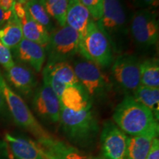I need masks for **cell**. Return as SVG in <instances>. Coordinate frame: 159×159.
<instances>
[{
    "label": "cell",
    "mask_w": 159,
    "mask_h": 159,
    "mask_svg": "<svg viewBox=\"0 0 159 159\" xmlns=\"http://www.w3.org/2000/svg\"><path fill=\"white\" fill-rule=\"evenodd\" d=\"M19 19L21 21L24 39L39 43L44 47H47L49 42V33L45 27L35 21L29 15L27 10L25 15Z\"/></svg>",
    "instance_id": "obj_18"
},
{
    "label": "cell",
    "mask_w": 159,
    "mask_h": 159,
    "mask_svg": "<svg viewBox=\"0 0 159 159\" xmlns=\"http://www.w3.org/2000/svg\"><path fill=\"white\" fill-rule=\"evenodd\" d=\"M130 35L137 47L149 49L158 44L159 22L155 10L140 9L130 19Z\"/></svg>",
    "instance_id": "obj_8"
},
{
    "label": "cell",
    "mask_w": 159,
    "mask_h": 159,
    "mask_svg": "<svg viewBox=\"0 0 159 159\" xmlns=\"http://www.w3.org/2000/svg\"><path fill=\"white\" fill-rule=\"evenodd\" d=\"M6 80L19 92L25 96H30L37 88V80L33 70L22 63H16L5 69L4 75Z\"/></svg>",
    "instance_id": "obj_13"
},
{
    "label": "cell",
    "mask_w": 159,
    "mask_h": 159,
    "mask_svg": "<svg viewBox=\"0 0 159 159\" xmlns=\"http://www.w3.org/2000/svg\"><path fill=\"white\" fill-rule=\"evenodd\" d=\"M6 144L15 159H43L36 141L6 134Z\"/></svg>",
    "instance_id": "obj_14"
},
{
    "label": "cell",
    "mask_w": 159,
    "mask_h": 159,
    "mask_svg": "<svg viewBox=\"0 0 159 159\" xmlns=\"http://www.w3.org/2000/svg\"><path fill=\"white\" fill-rule=\"evenodd\" d=\"M25 6L29 15L35 21L45 27L49 33H51L56 28L52 19L48 14L40 0H28L25 4Z\"/></svg>",
    "instance_id": "obj_24"
},
{
    "label": "cell",
    "mask_w": 159,
    "mask_h": 159,
    "mask_svg": "<svg viewBox=\"0 0 159 159\" xmlns=\"http://www.w3.org/2000/svg\"><path fill=\"white\" fill-rule=\"evenodd\" d=\"M59 122L63 134L71 145L77 149L94 148L100 128L92 105L77 112L61 105Z\"/></svg>",
    "instance_id": "obj_2"
},
{
    "label": "cell",
    "mask_w": 159,
    "mask_h": 159,
    "mask_svg": "<svg viewBox=\"0 0 159 159\" xmlns=\"http://www.w3.org/2000/svg\"><path fill=\"white\" fill-rule=\"evenodd\" d=\"M11 53L20 63L28 65L37 73L42 71L47 58L44 47L24 38Z\"/></svg>",
    "instance_id": "obj_12"
},
{
    "label": "cell",
    "mask_w": 159,
    "mask_h": 159,
    "mask_svg": "<svg viewBox=\"0 0 159 159\" xmlns=\"http://www.w3.org/2000/svg\"><path fill=\"white\" fill-rule=\"evenodd\" d=\"M80 37L78 33L67 25L56 27L49 33L45 47L47 63L69 62L80 54Z\"/></svg>",
    "instance_id": "obj_7"
},
{
    "label": "cell",
    "mask_w": 159,
    "mask_h": 159,
    "mask_svg": "<svg viewBox=\"0 0 159 159\" xmlns=\"http://www.w3.org/2000/svg\"><path fill=\"white\" fill-rule=\"evenodd\" d=\"M112 117L113 122L128 136L158 137V120L150 109L136 101L132 95H125Z\"/></svg>",
    "instance_id": "obj_1"
},
{
    "label": "cell",
    "mask_w": 159,
    "mask_h": 159,
    "mask_svg": "<svg viewBox=\"0 0 159 159\" xmlns=\"http://www.w3.org/2000/svg\"><path fill=\"white\" fill-rule=\"evenodd\" d=\"M156 136H128L127 159H146Z\"/></svg>",
    "instance_id": "obj_21"
},
{
    "label": "cell",
    "mask_w": 159,
    "mask_h": 159,
    "mask_svg": "<svg viewBox=\"0 0 159 159\" xmlns=\"http://www.w3.org/2000/svg\"><path fill=\"white\" fill-rule=\"evenodd\" d=\"M33 106L38 116L43 120L52 124L60 122L59 99L50 85L44 80L33 93Z\"/></svg>",
    "instance_id": "obj_11"
},
{
    "label": "cell",
    "mask_w": 159,
    "mask_h": 159,
    "mask_svg": "<svg viewBox=\"0 0 159 159\" xmlns=\"http://www.w3.org/2000/svg\"><path fill=\"white\" fill-rule=\"evenodd\" d=\"M79 55L100 68L110 66L115 58L110 42L93 19L80 39Z\"/></svg>",
    "instance_id": "obj_6"
},
{
    "label": "cell",
    "mask_w": 159,
    "mask_h": 159,
    "mask_svg": "<svg viewBox=\"0 0 159 159\" xmlns=\"http://www.w3.org/2000/svg\"><path fill=\"white\" fill-rule=\"evenodd\" d=\"M96 23L110 42L114 55H120L130 35V19L122 0H105L102 17Z\"/></svg>",
    "instance_id": "obj_3"
},
{
    "label": "cell",
    "mask_w": 159,
    "mask_h": 159,
    "mask_svg": "<svg viewBox=\"0 0 159 159\" xmlns=\"http://www.w3.org/2000/svg\"><path fill=\"white\" fill-rule=\"evenodd\" d=\"M134 98L150 109L157 120L159 119V88L140 85L132 94Z\"/></svg>",
    "instance_id": "obj_23"
},
{
    "label": "cell",
    "mask_w": 159,
    "mask_h": 159,
    "mask_svg": "<svg viewBox=\"0 0 159 159\" xmlns=\"http://www.w3.org/2000/svg\"><path fill=\"white\" fill-rule=\"evenodd\" d=\"M71 66L79 83L91 101L105 99L112 91L114 87L110 77L99 66L83 57L75 60Z\"/></svg>",
    "instance_id": "obj_5"
},
{
    "label": "cell",
    "mask_w": 159,
    "mask_h": 159,
    "mask_svg": "<svg viewBox=\"0 0 159 159\" xmlns=\"http://www.w3.org/2000/svg\"><path fill=\"white\" fill-rule=\"evenodd\" d=\"M58 99L60 104L75 112L92 105V101L81 85H66Z\"/></svg>",
    "instance_id": "obj_16"
},
{
    "label": "cell",
    "mask_w": 159,
    "mask_h": 159,
    "mask_svg": "<svg viewBox=\"0 0 159 159\" xmlns=\"http://www.w3.org/2000/svg\"><path fill=\"white\" fill-rule=\"evenodd\" d=\"M128 136L112 120L103 123L99 133L100 150L103 159H127Z\"/></svg>",
    "instance_id": "obj_10"
},
{
    "label": "cell",
    "mask_w": 159,
    "mask_h": 159,
    "mask_svg": "<svg viewBox=\"0 0 159 159\" xmlns=\"http://www.w3.org/2000/svg\"><path fill=\"white\" fill-rule=\"evenodd\" d=\"M13 14V11L6 12L4 11L0 7V28L3 27L4 25L7 23V21L10 19Z\"/></svg>",
    "instance_id": "obj_31"
},
{
    "label": "cell",
    "mask_w": 159,
    "mask_h": 159,
    "mask_svg": "<svg viewBox=\"0 0 159 159\" xmlns=\"http://www.w3.org/2000/svg\"><path fill=\"white\" fill-rule=\"evenodd\" d=\"M14 63L15 61H13L11 51L0 41V65L5 70L11 67Z\"/></svg>",
    "instance_id": "obj_27"
},
{
    "label": "cell",
    "mask_w": 159,
    "mask_h": 159,
    "mask_svg": "<svg viewBox=\"0 0 159 159\" xmlns=\"http://www.w3.org/2000/svg\"><path fill=\"white\" fill-rule=\"evenodd\" d=\"M43 72L66 85H80L69 62L47 63L43 69Z\"/></svg>",
    "instance_id": "obj_20"
},
{
    "label": "cell",
    "mask_w": 159,
    "mask_h": 159,
    "mask_svg": "<svg viewBox=\"0 0 159 159\" xmlns=\"http://www.w3.org/2000/svg\"><path fill=\"white\" fill-rule=\"evenodd\" d=\"M40 2L60 27L66 25V13L69 0H40Z\"/></svg>",
    "instance_id": "obj_25"
},
{
    "label": "cell",
    "mask_w": 159,
    "mask_h": 159,
    "mask_svg": "<svg viewBox=\"0 0 159 159\" xmlns=\"http://www.w3.org/2000/svg\"><path fill=\"white\" fill-rule=\"evenodd\" d=\"M23 38L21 21L13 10L11 17L7 23L0 28V41L12 51L21 42Z\"/></svg>",
    "instance_id": "obj_19"
},
{
    "label": "cell",
    "mask_w": 159,
    "mask_h": 159,
    "mask_svg": "<svg viewBox=\"0 0 159 159\" xmlns=\"http://www.w3.org/2000/svg\"><path fill=\"white\" fill-rule=\"evenodd\" d=\"M15 2V0H0V7L4 11H12Z\"/></svg>",
    "instance_id": "obj_30"
},
{
    "label": "cell",
    "mask_w": 159,
    "mask_h": 159,
    "mask_svg": "<svg viewBox=\"0 0 159 159\" xmlns=\"http://www.w3.org/2000/svg\"><path fill=\"white\" fill-rule=\"evenodd\" d=\"M140 61L136 55L123 53L114 58L111 64L110 79L118 90L125 95H132L141 85Z\"/></svg>",
    "instance_id": "obj_9"
},
{
    "label": "cell",
    "mask_w": 159,
    "mask_h": 159,
    "mask_svg": "<svg viewBox=\"0 0 159 159\" xmlns=\"http://www.w3.org/2000/svg\"><path fill=\"white\" fill-rule=\"evenodd\" d=\"M141 85L159 88V61L157 57L145 59L139 63Z\"/></svg>",
    "instance_id": "obj_22"
},
{
    "label": "cell",
    "mask_w": 159,
    "mask_h": 159,
    "mask_svg": "<svg viewBox=\"0 0 159 159\" xmlns=\"http://www.w3.org/2000/svg\"><path fill=\"white\" fill-rule=\"evenodd\" d=\"M83 5L88 10L91 18L97 21L102 17L105 0H80Z\"/></svg>",
    "instance_id": "obj_26"
},
{
    "label": "cell",
    "mask_w": 159,
    "mask_h": 159,
    "mask_svg": "<svg viewBox=\"0 0 159 159\" xmlns=\"http://www.w3.org/2000/svg\"><path fill=\"white\" fill-rule=\"evenodd\" d=\"M39 148L40 152H41V156H42L43 159H57L54 156H52V155L48 150H47L44 148H43L39 143Z\"/></svg>",
    "instance_id": "obj_32"
},
{
    "label": "cell",
    "mask_w": 159,
    "mask_h": 159,
    "mask_svg": "<svg viewBox=\"0 0 159 159\" xmlns=\"http://www.w3.org/2000/svg\"><path fill=\"white\" fill-rule=\"evenodd\" d=\"M0 90L5 98L7 109L15 122L21 128L30 133L36 139V142L41 143L53 136L39 122L24 99L12 89L1 70Z\"/></svg>",
    "instance_id": "obj_4"
},
{
    "label": "cell",
    "mask_w": 159,
    "mask_h": 159,
    "mask_svg": "<svg viewBox=\"0 0 159 159\" xmlns=\"http://www.w3.org/2000/svg\"><path fill=\"white\" fill-rule=\"evenodd\" d=\"M135 5L141 9L154 10L158 6L159 0H133Z\"/></svg>",
    "instance_id": "obj_28"
},
{
    "label": "cell",
    "mask_w": 159,
    "mask_h": 159,
    "mask_svg": "<svg viewBox=\"0 0 159 159\" xmlns=\"http://www.w3.org/2000/svg\"><path fill=\"white\" fill-rule=\"evenodd\" d=\"M15 1L17 2H19L21 4H25L27 1H28V0H15Z\"/></svg>",
    "instance_id": "obj_34"
},
{
    "label": "cell",
    "mask_w": 159,
    "mask_h": 159,
    "mask_svg": "<svg viewBox=\"0 0 159 159\" xmlns=\"http://www.w3.org/2000/svg\"><path fill=\"white\" fill-rule=\"evenodd\" d=\"M146 159H159V140L156 137L152 141L150 150L149 151Z\"/></svg>",
    "instance_id": "obj_29"
},
{
    "label": "cell",
    "mask_w": 159,
    "mask_h": 159,
    "mask_svg": "<svg viewBox=\"0 0 159 159\" xmlns=\"http://www.w3.org/2000/svg\"><path fill=\"white\" fill-rule=\"evenodd\" d=\"M39 144L57 159H99L85 154L72 145L66 144L54 136Z\"/></svg>",
    "instance_id": "obj_17"
},
{
    "label": "cell",
    "mask_w": 159,
    "mask_h": 159,
    "mask_svg": "<svg viewBox=\"0 0 159 159\" xmlns=\"http://www.w3.org/2000/svg\"><path fill=\"white\" fill-rule=\"evenodd\" d=\"M91 20L92 18L89 11L80 0H69L66 13V25L76 30L80 39L85 35Z\"/></svg>",
    "instance_id": "obj_15"
},
{
    "label": "cell",
    "mask_w": 159,
    "mask_h": 159,
    "mask_svg": "<svg viewBox=\"0 0 159 159\" xmlns=\"http://www.w3.org/2000/svg\"><path fill=\"white\" fill-rule=\"evenodd\" d=\"M7 110L8 109H7V105H6L5 98H4L2 93L0 90V115L5 114Z\"/></svg>",
    "instance_id": "obj_33"
}]
</instances>
